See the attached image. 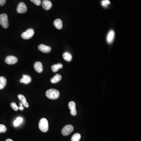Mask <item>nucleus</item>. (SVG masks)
I'll return each instance as SVG.
<instances>
[{"label":"nucleus","instance_id":"obj_1","mask_svg":"<svg viewBox=\"0 0 141 141\" xmlns=\"http://www.w3.org/2000/svg\"><path fill=\"white\" fill-rule=\"evenodd\" d=\"M46 96L47 98L51 100L58 99L60 96V93L57 89H49L46 92Z\"/></svg>","mask_w":141,"mask_h":141},{"label":"nucleus","instance_id":"obj_2","mask_svg":"<svg viewBox=\"0 0 141 141\" xmlns=\"http://www.w3.org/2000/svg\"><path fill=\"white\" fill-rule=\"evenodd\" d=\"M39 128L41 131L46 132L49 129L48 121L46 118H42L40 121L39 123Z\"/></svg>","mask_w":141,"mask_h":141},{"label":"nucleus","instance_id":"obj_3","mask_svg":"<svg viewBox=\"0 0 141 141\" xmlns=\"http://www.w3.org/2000/svg\"><path fill=\"white\" fill-rule=\"evenodd\" d=\"M0 24L5 29L9 27L8 16L6 14L0 15Z\"/></svg>","mask_w":141,"mask_h":141},{"label":"nucleus","instance_id":"obj_4","mask_svg":"<svg viewBox=\"0 0 141 141\" xmlns=\"http://www.w3.org/2000/svg\"><path fill=\"white\" fill-rule=\"evenodd\" d=\"M34 35V30L33 29H29L22 34L21 36L24 39H29L32 38Z\"/></svg>","mask_w":141,"mask_h":141},{"label":"nucleus","instance_id":"obj_5","mask_svg":"<svg viewBox=\"0 0 141 141\" xmlns=\"http://www.w3.org/2000/svg\"><path fill=\"white\" fill-rule=\"evenodd\" d=\"M74 127L72 125H65L62 131V133L65 136H67L70 134L73 131Z\"/></svg>","mask_w":141,"mask_h":141},{"label":"nucleus","instance_id":"obj_6","mask_svg":"<svg viewBox=\"0 0 141 141\" xmlns=\"http://www.w3.org/2000/svg\"><path fill=\"white\" fill-rule=\"evenodd\" d=\"M18 58L13 56H9L7 57L5 59V62L9 65L14 64L18 62Z\"/></svg>","mask_w":141,"mask_h":141},{"label":"nucleus","instance_id":"obj_7","mask_svg":"<svg viewBox=\"0 0 141 141\" xmlns=\"http://www.w3.org/2000/svg\"><path fill=\"white\" fill-rule=\"evenodd\" d=\"M17 12L19 14H24L27 10V7L24 3H20L17 8Z\"/></svg>","mask_w":141,"mask_h":141},{"label":"nucleus","instance_id":"obj_8","mask_svg":"<svg viewBox=\"0 0 141 141\" xmlns=\"http://www.w3.org/2000/svg\"><path fill=\"white\" fill-rule=\"evenodd\" d=\"M69 107L71 110V114L73 116H75L77 115V112L76 109V104L73 101H71L69 103Z\"/></svg>","mask_w":141,"mask_h":141},{"label":"nucleus","instance_id":"obj_9","mask_svg":"<svg viewBox=\"0 0 141 141\" xmlns=\"http://www.w3.org/2000/svg\"><path fill=\"white\" fill-rule=\"evenodd\" d=\"M38 49L40 51L45 53H50L51 50V48L50 47L42 44H40L38 46Z\"/></svg>","mask_w":141,"mask_h":141},{"label":"nucleus","instance_id":"obj_10","mask_svg":"<svg viewBox=\"0 0 141 141\" xmlns=\"http://www.w3.org/2000/svg\"><path fill=\"white\" fill-rule=\"evenodd\" d=\"M43 8L46 10H48L52 7V3L48 0H44L42 2Z\"/></svg>","mask_w":141,"mask_h":141},{"label":"nucleus","instance_id":"obj_11","mask_svg":"<svg viewBox=\"0 0 141 141\" xmlns=\"http://www.w3.org/2000/svg\"><path fill=\"white\" fill-rule=\"evenodd\" d=\"M34 68L36 72L41 73L43 71V68L42 63L40 62H37L34 64Z\"/></svg>","mask_w":141,"mask_h":141},{"label":"nucleus","instance_id":"obj_12","mask_svg":"<svg viewBox=\"0 0 141 141\" xmlns=\"http://www.w3.org/2000/svg\"><path fill=\"white\" fill-rule=\"evenodd\" d=\"M23 78L20 80V82L21 83H24L26 84H28L31 83L32 81V78L30 76L28 75H23Z\"/></svg>","mask_w":141,"mask_h":141},{"label":"nucleus","instance_id":"obj_13","mask_svg":"<svg viewBox=\"0 0 141 141\" xmlns=\"http://www.w3.org/2000/svg\"><path fill=\"white\" fill-rule=\"evenodd\" d=\"M115 33L113 30H111L109 32L107 36V41L108 43L111 44L114 40Z\"/></svg>","mask_w":141,"mask_h":141},{"label":"nucleus","instance_id":"obj_14","mask_svg":"<svg viewBox=\"0 0 141 141\" xmlns=\"http://www.w3.org/2000/svg\"><path fill=\"white\" fill-rule=\"evenodd\" d=\"M18 97L21 102H22L23 106L26 108H28L29 107V104L26 101V99L24 95L19 94L18 95Z\"/></svg>","mask_w":141,"mask_h":141},{"label":"nucleus","instance_id":"obj_15","mask_svg":"<svg viewBox=\"0 0 141 141\" xmlns=\"http://www.w3.org/2000/svg\"><path fill=\"white\" fill-rule=\"evenodd\" d=\"M54 25L57 29H61L63 26L62 21L60 19H56L54 22Z\"/></svg>","mask_w":141,"mask_h":141},{"label":"nucleus","instance_id":"obj_16","mask_svg":"<svg viewBox=\"0 0 141 141\" xmlns=\"http://www.w3.org/2000/svg\"><path fill=\"white\" fill-rule=\"evenodd\" d=\"M7 83L6 78L4 77H0V90H2L5 88Z\"/></svg>","mask_w":141,"mask_h":141},{"label":"nucleus","instance_id":"obj_17","mask_svg":"<svg viewBox=\"0 0 141 141\" xmlns=\"http://www.w3.org/2000/svg\"><path fill=\"white\" fill-rule=\"evenodd\" d=\"M61 79V75L59 74H57L53 77L51 78V83L53 84H56V83H58L60 81Z\"/></svg>","mask_w":141,"mask_h":141},{"label":"nucleus","instance_id":"obj_18","mask_svg":"<svg viewBox=\"0 0 141 141\" xmlns=\"http://www.w3.org/2000/svg\"><path fill=\"white\" fill-rule=\"evenodd\" d=\"M63 57L65 60L68 62L71 61L72 60V56L69 52H65L63 54Z\"/></svg>","mask_w":141,"mask_h":141},{"label":"nucleus","instance_id":"obj_19","mask_svg":"<svg viewBox=\"0 0 141 141\" xmlns=\"http://www.w3.org/2000/svg\"><path fill=\"white\" fill-rule=\"evenodd\" d=\"M63 68V65L60 63L59 64H54V65H52L51 67V69H52V71L54 73H56L60 69H62Z\"/></svg>","mask_w":141,"mask_h":141},{"label":"nucleus","instance_id":"obj_20","mask_svg":"<svg viewBox=\"0 0 141 141\" xmlns=\"http://www.w3.org/2000/svg\"><path fill=\"white\" fill-rule=\"evenodd\" d=\"M81 138V135L79 133H76L71 138V141H79Z\"/></svg>","mask_w":141,"mask_h":141},{"label":"nucleus","instance_id":"obj_21","mask_svg":"<svg viewBox=\"0 0 141 141\" xmlns=\"http://www.w3.org/2000/svg\"><path fill=\"white\" fill-rule=\"evenodd\" d=\"M22 121H23V118L22 117H19L14 121V125L15 127H17L22 122Z\"/></svg>","mask_w":141,"mask_h":141},{"label":"nucleus","instance_id":"obj_22","mask_svg":"<svg viewBox=\"0 0 141 141\" xmlns=\"http://www.w3.org/2000/svg\"><path fill=\"white\" fill-rule=\"evenodd\" d=\"M7 131V127L4 125L0 124V133H5Z\"/></svg>","mask_w":141,"mask_h":141},{"label":"nucleus","instance_id":"obj_23","mask_svg":"<svg viewBox=\"0 0 141 141\" xmlns=\"http://www.w3.org/2000/svg\"><path fill=\"white\" fill-rule=\"evenodd\" d=\"M111 2L109 0H103L102 2V4L103 7H107L110 4Z\"/></svg>","mask_w":141,"mask_h":141},{"label":"nucleus","instance_id":"obj_24","mask_svg":"<svg viewBox=\"0 0 141 141\" xmlns=\"http://www.w3.org/2000/svg\"><path fill=\"white\" fill-rule=\"evenodd\" d=\"M10 105L11 108H12L15 111H18V110L19 109L18 107L16 105L15 103H11Z\"/></svg>","mask_w":141,"mask_h":141},{"label":"nucleus","instance_id":"obj_25","mask_svg":"<svg viewBox=\"0 0 141 141\" xmlns=\"http://www.w3.org/2000/svg\"><path fill=\"white\" fill-rule=\"evenodd\" d=\"M32 3H34L36 6H39L41 5V0H30Z\"/></svg>","mask_w":141,"mask_h":141},{"label":"nucleus","instance_id":"obj_26","mask_svg":"<svg viewBox=\"0 0 141 141\" xmlns=\"http://www.w3.org/2000/svg\"><path fill=\"white\" fill-rule=\"evenodd\" d=\"M19 109L20 110L22 111L24 110V107H23V104L22 103V102H21L19 103V106L18 107Z\"/></svg>","mask_w":141,"mask_h":141},{"label":"nucleus","instance_id":"obj_27","mask_svg":"<svg viewBox=\"0 0 141 141\" xmlns=\"http://www.w3.org/2000/svg\"><path fill=\"white\" fill-rule=\"evenodd\" d=\"M7 0H0V6H3L6 3Z\"/></svg>","mask_w":141,"mask_h":141},{"label":"nucleus","instance_id":"obj_28","mask_svg":"<svg viewBox=\"0 0 141 141\" xmlns=\"http://www.w3.org/2000/svg\"><path fill=\"white\" fill-rule=\"evenodd\" d=\"M6 141H14L12 139H7Z\"/></svg>","mask_w":141,"mask_h":141}]
</instances>
